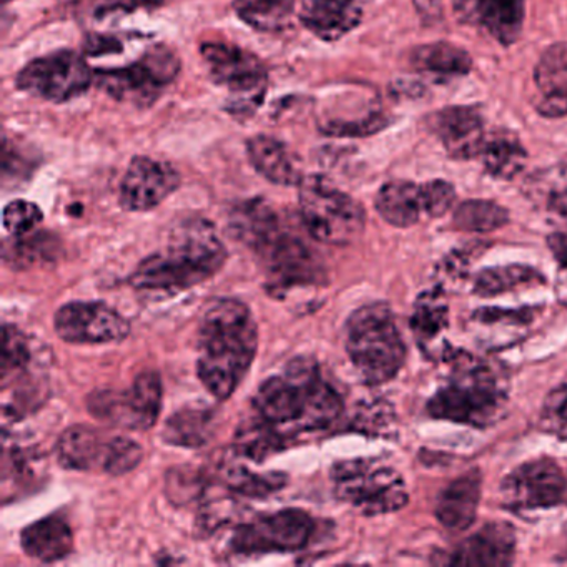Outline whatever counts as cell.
I'll return each instance as SVG.
<instances>
[{
	"label": "cell",
	"instance_id": "cell-1",
	"mask_svg": "<svg viewBox=\"0 0 567 567\" xmlns=\"http://www.w3.org/2000/svg\"><path fill=\"white\" fill-rule=\"evenodd\" d=\"M198 380L225 401L240 386L257 357L258 328L247 305L231 298L210 301L198 324Z\"/></svg>",
	"mask_w": 567,
	"mask_h": 567
},
{
	"label": "cell",
	"instance_id": "cell-2",
	"mask_svg": "<svg viewBox=\"0 0 567 567\" xmlns=\"http://www.w3.org/2000/svg\"><path fill=\"white\" fill-rule=\"evenodd\" d=\"M254 408L261 420L288 437L330 427L343 413V400L321 378L313 358L298 357L285 367L284 373L260 384Z\"/></svg>",
	"mask_w": 567,
	"mask_h": 567
},
{
	"label": "cell",
	"instance_id": "cell-3",
	"mask_svg": "<svg viewBox=\"0 0 567 567\" xmlns=\"http://www.w3.org/2000/svg\"><path fill=\"white\" fill-rule=\"evenodd\" d=\"M227 257V248L210 221L187 218L172 230L164 251L151 255L138 265L131 284L145 293L172 297L215 277Z\"/></svg>",
	"mask_w": 567,
	"mask_h": 567
},
{
	"label": "cell",
	"instance_id": "cell-4",
	"mask_svg": "<svg viewBox=\"0 0 567 567\" xmlns=\"http://www.w3.org/2000/svg\"><path fill=\"white\" fill-rule=\"evenodd\" d=\"M447 384L430 403L427 413L437 420L486 427L499 420L507 403V381L503 371L466 351H447Z\"/></svg>",
	"mask_w": 567,
	"mask_h": 567
},
{
	"label": "cell",
	"instance_id": "cell-5",
	"mask_svg": "<svg viewBox=\"0 0 567 567\" xmlns=\"http://www.w3.org/2000/svg\"><path fill=\"white\" fill-rule=\"evenodd\" d=\"M347 351L364 383L383 384L400 373L406 347L388 305H364L348 318Z\"/></svg>",
	"mask_w": 567,
	"mask_h": 567
},
{
	"label": "cell",
	"instance_id": "cell-6",
	"mask_svg": "<svg viewBox=\"0 0 567 567\" xmlns=\"http://www.w3.org/2000/svg\"><path fill=\"white\" fill-rule=\"evenodd\" d=\"M300 215L311 238L327 245H350L361 237L367 215L363 207L327 178L311 175L301 181Z\"/></svg>",
	"mask_w": 567,
	"mask_h": 567
},
{
	"label": "cell",
	"instance_id": "cell-7",
	"mask_svg": "<svg viewBox=\"0 0 567 567\" xmlns=\"http://www.w3.org/2000/svg\"><path fill=\"white\" fill-rule=\"evenodd\" d=\"M331 483L334 496L364 516L394 513L408 503L403 477L380 460L340 461L331 467Z\"/></svg>",
	"mask_w": 567,
	"mask_h": 567
},
{
	"label": "cell",
	"instance_id": "cell-8",
	"mask_svg": "<svg viewBox=\"0 0 567 567\" xmlns=\"http://www.w3.org/2000/svg\"><path fill=\"white\" fill-rule=\"evenodd\" d=\"M178 72L181 61L177 55L165 45H154L134 64L99 71L95 81L115 101L145 107L157 101L162 91L177 79Z\"/></svg>",
	"mask_w": 567,
	"mask_h": 567
},
{
	"label": "cell",
	"instance_id": "cell-9",
	"mask_svg": "<svg viewBox=\"0 0 567 567\" xmlns=\"http://www.w3.org/2000/svg\"><path fill=\"white\" fill-rule=\"evenodd\" d=\"M164 388L157 371L145 370L127 390H99L87 398L89 413L112 426L147 431L161 416Z\"/></svg>",
	"mask_w": 567,
	"mask_h": 567
},
{
	"label": "cell",
	"instance_id": "cell-10",
	"mask_svg": "<svg viewBox=\"0 0 567 567\" xmlns=\"http://www.w3.org/2000/svg\"><path fill=\"white\" fill-rule=\"evenodd\" d=\"M200 54L212 81L237 97L228 111L241 115L258 104L267 84V69L257 55L228 42H205Z\"/></svg>",
	"mask_w": 567,
	"mask_h": 567
},
{
	"label": "cell",
	"instance_id": "cell-11",
	"mask_svg": "<svg viewBox=\"0 0 567 567\" xmlns=\"http://www.w3.org/2000/svg\"><path fill=\"white\" fill-rule=\"evenodd\" d=\"M317 530L313 517L303 509H281L260 514L241 524L231 537V550L238 556L295 553L308 546Z\"/></svg>",
	"mask_w": 567,
	"mask_h": 567
},
{
	"label": "cell",
	"instance_id": "cell-12",
	"mask_svg": "<svg viewBox=\"0 0 567 567\" xmlns=\"http://www.w3.org/2000/svg\"><path fill=\"white\" fill-rule=\"evenodd\" d=\"M94 82V74L82 55L58 51L34 59L18 74V87L42 101L65 104L81 97Z\"/></svg>",
	"mask_w": 567,
	"mask_h": 567
},
{
	"label": "cell",
	"instance_id": "cell-13",
	"mask_svg": "<svg viewBox=\"0 0 567 567\" xmlns=\"http://www.w3.org/2000/svg\"><path fill=\"white\" fill-rule=\"evenodd\" d=\"M251 250L260 257L268 287L278 295L300 285L320 281L324 271L320 258L301 238L288 234L281 225L271 230Z\"/></svg>",
	"mask_w": 567,
	"mask_h": 567
},
{
	"label": "cell",
	"instance_id": "cell-14",
	"mask_svg": "<svg viewBox=\"0 0 567 567\" xmlns=\"http://www.w3.org/2000/svg\"><path fill=\"white\" fill-rule=\"evenodd\" d=\"M55 333L65 343L107 344L124 341L131 323L124 315L102 301H72L59 308Z\"/></svg>",
	"mask_w": 567,
	"mask_h": 567
},
{
	"label": "cell",
	"instance_id": "cell-15",
	"mask_svg": "<svg viewBox=\"0 0 567 567\" xmlns=\"http://www.w3.org/2000/svg\"><path fill=\"white\" fill-rule=\"evenodd\" d=\"M566 477L550 460L520 464L507 474L501 486V497L509 509L530 511L553 507L563 501Z\"/></svg>",
	"mask_w": 567,
	"mask_h": 567
},
{
	"label": "cell",
	"instance_id": "cell-16",
	"mask_svg": "<svg viewBox=\"0 0 567 567\" xmlns=\"http://www.w3.org/2000/svg\"><path fill=\"white\" fill-rule=\"evenodd\" d=\"M178 187L181 174L171 164L152 157H135L122 178L118 202L127 212L154 210Z\"/></svg>",
	"mask_w": 567,
	"mask_h": 567
},
{
	"label": "cell",
	"instance_id": "cell-17",
	"mask_svg": "<svg viewBox=\"0 0 567 567\" xmlns=\"http://www.w3.org/2000/svg\"><path fill=\"white\" fill-rule=\"evenodd\" d=\"M457 21L483 29L499 44L519 39L524 25V0H453Z\"/></svg>",
	"mask_w": 567,
	"mask_h": 567
},
{
	"label": "cell",
	"instance_id": "cell-18",
	"mask_svg": "<svg viewBox=\"0 0 567 567\" xmlns=\"http://www.w3.org/2000/svg\"><path fill=\"white\" fill-rule=\"evenodd\" d=\"M431 128L457 161L480 157L486 142L483 118L473 107H447L431 117Z\"/></svg>",
	"mask_w": 567,
	"mask_h": 567
},
{
	"label": "cell",
	"instance_id": "cell-19",
	"mask_svg": "<svg viewBox=\"0 0 567 567\" xmlns=\"http://www.w3.org/2000/svg\"><path fill=\"white\" fill-rule=\"evenodd\" d=\"M516 553V536L507 523H489L456 547L450 557L451 566H509Z\"/></svg>",
	"mask_w": 567,
	"mask_h": 567
},
{
	"label": "cell",
	"instance_id": "cell-20",
	"mask_svg": "<svg viewBox=\"0 0 567 567\" xmlns=\"http://www.w3.org/2000/svg\"><path fill=\"white\" fill-rule=\"evenodd\" d=\"M370 0H303L300 21L324 42L340 41L363 21Z\"/></svg>",
	"mask_w": 567,
	"mask_h": 567
},
{
	"label": "cell",
	"instance_id": "cell-21",
	"mask_svg": "<svg viewBox=\"0 0 567 567\" xmlns=\"http://www.w3.org/2000/svg\"><path fill=\"white\" fill-rule=\"evenodd\" d=\"M539 102L537 112L543 117L559 118L567 115V42L550 45L534 69Z\"/></svg>",
	"mask_w": 567,
	"mask_h": 567
},
{
	"label": "cell",
	"instance_id": "cell-22",
	"mask_svg": "<svg viewBox=\"0 0 567 567\" xmlns=\"http://www.w3.org/2000/svg\"><path fill=\"white\" fill-rule=\"evenodd\" d=\"M112 437L87 424L68 427L59 437L55 456L59 464L72 471H102L107 464Z\"/></svg>",
	"mask_w": 567,
	"mask_h": 567
},
{
	"label": "cell",
	"instance_id": "cell-23",
	"mask_svg": "<svg viewBox=\"0 0 567 567\" xmlns=\"http://www.w3.org/2000/svg\"><path fill=\"white\" fill-rule=\"evenodd\" d=\"M247 154L255 171L275 185L293 187L303 181L300 162L287 145L268 135H257L247 142Z\"/></svg>",
	"mask_w": 567,
	"mask_h": 567
},
{
	"label": "cell",
	"instance_id": "cell-24",
	"mask_svg": "<svg viewBox=\"0 0 567 567\" xmlns=\"http://www.w3.org/2000/svg\"><path fill=\"white\" fill-rule=\"evenodd\" d=\"M481 473L470 471L457 477L441 493L436 504V517L446 529L464 530L476 520L481 499Z\"/></svg>",
	"mask_w": 567,
	"mask_h": 567
},
{
	"label": "cell",
	"instance_id": "cell-25",
	"mask_svg": "<svg viewBox=\"0 0 567 567\" xmlns=\"http://www.w3.org/2000/svg\"><path fill=\"white\" fill-rule=\"evenodd\" d=\"M21 547L32 559L55 563L74 550V533L64 517L48 516L24 527Z\"/></svg>",
	"mask_w": 567,
	"mask_h": 567
},
{
	"label": "cell",
	"instance_id": "cell-26",
	"mask_svg": "<svg viewBox=\"0 0 567 567\" xmlns=\"http://www.w3.org/2000/svg\"><path fill=\"white\" fill-rule=\"evenodd\" d=\"M378 214L384 221L398 228L413 227L424 214L423 185L394 181L378 192Z\"/></svg>",
	"mask_w": 567,
	"mask_h": 567
},
{
	"label": "cell",
	"instance_id": "cell-27",
	"mask_svg": "<svg viewBox=\"0 0 567 567\" xmlns=\"http://www.w3.org/2000/svg\"><path fill=\"white\" fill-rule=\"evenodd\" d=\"M217 413L208 406H185L165 423L162 437L172 446L197 450L214 437Z\"/></svg>",
	"mask_w": 567,
	"mask_h": 567
},
{
	"label": "cell",
	"instance_id": "cell-28",
	"mask_svg": "<svg viewBox=\"0 0 567 567\" xmlns=\"http://www.w3.org/2000/svg\"><path fill=\"white\" fill-rule=\"evenodd\" d=\"M411 65L421 74L434 79H453L467 74L473 68L470 54L447 42L421 45L411 54Z\"/></svg>",
	"mask_w": 567,
	"mask_h": 567
},
{
	"label": "cell",
	"instance_id": "cell-29",
	"mask_svg": "<svg viewBox=\"0 0 567 567\" xmlns=\"http://www.w3.org/2000/svg\"><path fill=\"white\" fill-rule=\"evenodd\" d=\"M288 437L260 416L238 424L234 444L238 456L261 463L287 447Z\"/></svg>",
	"mask_w": 567,
	"mask_h": 567
},
{
	"label": "cell",
	"instance_id": "cell-30",
	"mask_svg": "<svg viewBox=\"0 0 567 567\" xmlns=\"http://www.w3.org/2000/svg\"><path fill=\"white\" fill-rule=\"evenodd\" d=\"M480 157L487 174L501 181L516 177L526 165L527 152L516 135L509 132H494L487 135Z\"/></svg>",
	"mask_w": 567,
	"mask_h": 567
},
{
	"label": "cell",
	"instance_id": "cell-31",
	"mask_svg": "<svg viewBox=\"0 0 567 567\" xmlns=\"http://www.w3.org/2000/svg\"><path fill=\"white\" fill-rule=\"evenodd\" d=\"M234 9L255 31L280 32L291 24L295 0H235Z\"/></svg>",
	"mask_w": 567,
	"mask_h": 567
},
{
	"label": "cell",
	"instance_id": "cell-32",
	"mask_svg": "<svg viewBox=\"0 0 567 567\" xmlns=\"http://www.w3.org/2000/svg\"><path fill=\"white\" fill-rule=\"evenodd\" d=\"M544 281L539 271L523 265H507V267H493L480 271L474 278V293L480 297H496L506 291L516 290L517 287L536 285Z\"/></svg>",
	"mask_w": 567,
	"mask_h": 567
},
{
	"label": "cell",
	"instance_id": "cell-33",
	"mask_svg": "<svg viewBox=\"0 0 567 567\" xmlns=\"http://www.w3.org/2000/svg\"><path fill=\"white\" fill-rule=\"evenodd\" d=\"M221 476H224L228 489L245 497L271 496V494L284 489L288 483V476L285 473H278V471L257 473V471L248 470L244 464H230L225 467Z\"/></svg>",
	"mask_w": 567,
	"mask_h": 567
},
{
	"label": "cell",
	"instance_id": "cell-34",
	"mask_svg": "<svg viewBox=\"0 0 567 567\" xmlns=\"http://www.w3.org/2000/svg\"><path fill=\"white\" fill-rule=\"evenodd\" d=\"M447 328V305L440 291H427L417 298L411 317V331L417 343H433Z\"/></svg>",
	"mask_w": 567,
	"mask_h": 567
},
{
	"label": "cell",
	"instance_id": "cell-35",
	"mask_svg": "<svg viewBox=\"0 0 567 567\" xmlns=\"http://www.w3.org/2000/svg\"><path fill=\"white\" fill-rule=\"evenodd\" d=\"M509 220L506 208L489 200L463 202L454 210V227L473 234H487L504 227Z\"/></svg>",
	"mask_w": 567,
	"mask_h": 567
},
{
	"label": "cell",
	"instance_id": "cell-36",
	"mask_svg": "<svg viewBox=\"0 0 567 567\" xmlns=\"http://www.w3.org/2000/svg\"><path fill=\"white\" fill-rule=\"evenodd\" d=\"M534 178L533 195L540 205L559 215L567 217V168H554V171L536 174Z\"/></svg>",
	"mask_w": 567,
	"mask_h": 567
},
{
	"label": "cell",
	"instance_id": "cell-37",
	"mask_svg": "<svg viewBox=\"0 0 567 567\" xmlns=\"http://www.w3.org/2000/svg\"><path fill=\"white\" fill-rule=\"evenodd\" d=\"M32 360L28 337L12 324L4 327V358H2V383L25 373Z\"/></svg>",
	"mask_w": 567,
	"mask_h": 567
},
{
	"label": "cell",
	"instance_id": "cell-38",
	"mask_svg": "<svg viewBox=\"0 0 567 567\" xmlns=\"http://www.w3.org/2000/svg\"><path fill=\"white\" fill-rule=\"evenodd\" d=\"M530 320H533V313L529 310H501V308H481L471 317L474 327L487 330L491 334L496 333L497 328L501 333H507L509 328L520 330L526 328Z\"/></svg>",
	"mask_w": 567,
	"mask_h": 567
},
{
	"label": "cell",
	"instance_id": "cell-39",
	"mask_svg": "<svg viewBox=\"0 0 567 567\" xmlns=\"http://www.w3.org/2000/svg\"><path fill=\"white\" fill-rule=\"evenodd\" d=\"M54 237L49 235L35 234V237H21L18 244L12 245L11 248H6L4 251H11V257H4L6 261L18 267L19 264L24 267L39 264V261L52 260V255L55 250Z\"/></svg>",
	"mask_w": 567,
	"mask_h": 567
},
{
	"label": "cell",
	"instance_id": "cell-40",
	"mask_svg": "<svg viewBox=\"0 0 567 567\" xmlns=\"http://www.w3.org/2000/svg\"><path fill=\"white\" fill-rule=\"evenodd\" d=\"M142 457H144V450L137 441L125 436L112 437L104 473L111 476H124L142 463Z\"/></svg>",
	"mask_w": 567,
	"mask_h": 567
},
{
	"label": "cell",
	"instance_id": "cell-41",
	"mask_svg": "<svg viewBox=\"0 0 567 567\" xmlns=\"http://www.w3.org/2000/svg\"><path fill=\"white\" fill-rule=\"evenodd\" d=\"M44 220V214L38 205L28 200H14L6 205L4 228L12 237H25L35 230Z\"/></svg>",
	"mask_w": 567,
	"mask_h": 567
},
{
	"label": "cell",
	"instance_id": "cell-42",
	"mask_svg": "<svg viewBox=\"0 0 567 567\" xmlns=\"http://www.w3.org/2000/svg\"><path fill=\"white\" fill-rule=\"evenodd\" d=\"M540 426L547 433L567 440V384L547 394L540 413Z\"/></svg>",
	"mask_w": 567,
	"mask_h": 567
},
{
	"label": "cell",
	"instance_id": "cell-43",
	"mask_svg": "<svg viewBox=\"0 0 567 567\" xmlns=\"http://www.w3.org/2000/svg\"><path fill=\"white\" fill-rule=\"evenodd\" d=\"M200 474L192 467L172 470L167 476V493L172 503H190L200 494Z\"/></svg>",
	"mask_w": 567,
	"mask_h": 567
},
{
	"label": "cell",
	"instance_id": "cell-44",
	"mask_svg": "<svg viewBox=\"0 0 567 567\" xmlns=\"http://www.w3.org/2000/svg\"><path fill=\"white\" fill-rule=\"evenodd\" d=\"M423 198L424 214L431 218H440L453 208L456 192L447 182L433 181L423 185Z\"/></svg>",
	"mask_w": 567,
	"mask_h": 567
},
{
	"label": "cell",
	"instance_id": "cell-45",
	"mask_svg": "<svg viewBox=\"0 0 567 567\" xmlns=\"http://www.w3.org/2000/svg\"><path fill=\"white\" fill-rule=\"evenodd\" d=\"M164 0H112V8L121 11L132 12L138 9H154L162 6Z\"/></svg>",
	"mask_w": 567,
	"mask_h": 567
},
{
	"label": "cell",
	"instance_id": "cell-46",
	"mask_svg": "<svg viewBox=\"0 0 567 567\" xmlns=\"http://www.w3.org/2000/svg\"><path fill=\"white\" fill-rule=\"evenodd\" d=\"M550 251L559 260L560 267L567 268V234H556L549 238Z\"/></svg>",
	"mask_w": 567,
	"mask_h": 567
},
{
	"label": "cell",
	"instance_id": "cell-47",
	"mask_svg": "<svg viewBox=\"0 0 567 567\" xmlns=\"http://www.w3.org/2000/svg\"><path fill=\"white\" fill-rule=\"evenodd\" d=\"M557 297H559L560 303H567V268L564 267L557 278Z\"/></svg>",
	"mask_w": 567,
	"mask_h": 567
}]
</instances>
